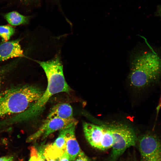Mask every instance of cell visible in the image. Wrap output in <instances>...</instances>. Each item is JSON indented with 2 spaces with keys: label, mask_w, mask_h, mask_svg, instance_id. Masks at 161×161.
<instances>
[{
  "label": "cell",
  "mask_w": 161,
  "mask_h": 161,
  "mask_svg": "<svg viewBox=\"0 0 161 161\" xmlns=\"http://www.w3.org/2000/svg\"><path fill=\"white\" fill-rule=\"evenodd\" d=\"M131 57L128 80L131 86L140 90L157 86L161 79V48L148 44Z\"/></svg>",
  "instance_id": "obj_1"
},
{
  "label": "cell",
  "mask_w": 161,
  "mask_h": 161,
  "mask_svg": "<svg viewBox=\"0 0 161 161\" xmlns=\"http://www.w3.org/2000/svg\"><path fill=\"white\" fill-rule=\"evenodd\" d=\"M44 92L38 86L29 85L3 91L0 93V118L25 111L39 100Z\"/></svg>",
  "instance_id": "obj_2"
},
{
  "label": "cell",
  "mask_w": 161,
  "mask_h": 161,
  "mask_svg": "<svg viewBox=\"0 0 161 161\" xmlns=\"http://www.w3.org/2000/svg\"><path fill=\"white\" fill-rule=\"evenodd\" d=\"M36 61L44 69L48 81L47 89L38 101L39 105L45 106L55 94L61 92L69 93L71 91V88L65 80L63 66L58 56L47 61Z\"/></svg>",
  "instance_id": "obj_3"
},
{
  "label": "cell",
  "mask_w": 161,
  "mask_h": 161,
  "mask_svg": "<svg viewBox=\"0 0 161 161\" xmlns=\"http://www.w3.org/2000/svg\"><path fill=\"white\" fill-rule=\"evenodd\" d=\"M141 161H161V124L155 123L138 140Z\"/></svg>",
  "instance_id": "obj_4"
},
{
  "label": "cell",
  "mask_w": 161,
  "mask_h": 161,
  "mask_svg": "<svg viewBox=\"0 0 161 161\" xmlns=\"http://www.w3.org/2000/svg\"><path fill=\"white\" fill-rule=\"evenodd\" d=\"M83 127L86 139L93 147L103 150L112 148L114 144L115 141L110 126L85 122Z\"/></svg>",
  "instance_id": "obj_5"
},
{
  "label": "cell",
  "mask_w": 161,
  "mask_h": 161,
  "mask_svg": "<svg viewBox=\"0 0 161 161\" xmlns=\"http://www.w3.org/2000/svg\"><path fill=\"white\" fill-rule=\"evenodd\" d=\"M110 127L115 141L111 159L112 161H115L126 149L135 145L137 138L133 130L128 126L119 124Z\"/></svg>",
  "instance_id": "obj_6"
},
{
  "label": "cell",
  "mask_w": 161,
  "mask_h": 161,
  "mask_svg": "<svg viewBox=\"0 0 161 161\" xmlns=\"http://www.w3.org/2000/svg\"><path fill=\"white\" fill-rule=\"evenodd\" d=\"M78 122L74 118L68 119L58 117L46 119L38 130L27 138L26 141L32 142L41 137L43 140L45 139L55 131L76 126Z\"/></svg>",
  "instance_id": "obj_7"
},
{
  "label": "cell",
  "mask_w": 161,
  "mask_h": 161,
  "mask_svg": "<svg viewBox=\"0 0 161 161\" xmlns=\"http://www.w3.org/2000/svg\"><path fill=\"white\" fill-rule=\"evenodd\" d=\"M19 42L20 40L17 39L0 44V62L13 58L25 56Z\"/></svg>",
  "instance_id": "obj_8"
},
{
  "label": "cell",
  "mask_w": 161,
  "mask_h": 161,
  "mask_svg": "<svg viewBox=\"0 0 161 161\" xmlns=\"http://www.w3.org/2000/svg\"><path fill=\"white\" fill-rule=\"evenodd\" d=\"M75 126L64 129L66 143L65 152L69 156V161H73L76 156L82 151L76 138Z\"/></svg>",
  "instance_id": "obj_9"
},
{
  "label": "cell",
  "mask_w": 161,
  "mask_h": 161,
  "mask_svg": "<svg viewBox=\"0 0 161 161\" xmlns=\"http://www.w3.org/2000/svg\"><path fill=\"white\" fill-rule=\"evenodd\" d=\"M58 117L64 119L73 118V109L71 105L67 103H62L53 107L46 119Z\"/></svg>",
  "instance_id": "obj_10"
},
{
  "label": "cell",
  "mask_w": 161,
  "mask_h": 161,
  "mask_svg": "<svg viewBox=\"0 0 161 161\" xmlns=\"http://www.w3.org/2000/svg\"><path fill=\"white\" fill-rule=\"evenodd\" d=\"M3 17L12 26H17L28 24L31 16L23 15L17 11L14 10L1 14Z\"/></svg>",
  "instance_id": "obj_11"
},
{
  "label": "cell",
  "mask_w": 161,
  "mask_h": 161,
  "mask_svg": "<svg viewBox=\"0 0 161 161\" xmlns=\"http://www.w3.org/2000/svg\"><path fill=\"white\" fill-rule=\"evenodd\" d=\"M15 32V28L11 25H0V37L3 42L8 41Z\"/></svg>",
  "instance_id": "obj_12"
},
{
  "label": "cell",
  "mask_w": 161,
  "mask_h": 161,
  "mask_svg": "<svg viewBox=\"0 0 161 161\" xmlns=\"http://www.w3.org/2000/svg\"><path fill=\"white\" fill-rule=\"evenodd\" d=\"M65 129L60 130L58 136L52 144L56 148L65 152L66 143Z\"/></svg>",
  "instance_id": "obj_13"
},
{
  "label": "cell",
  "mask_w": 161,
  "mask_h": 161,
  "mask_svg": "<svg viewBox=\"0 0 161 161\" xmlns=\"http://www.w3.org/2000/svg\"><path fill=\"white\" fill-rule=\"evenodd\" d=\"M30 158L29 161H37L38 157V152L34 146L30 148Z\"/></svg>",
  "instance_id": "obj_14"
},
{
  "label": "cell",
  "mask_w": 161,
  "mask_h": 161,
  "mask_svg": "<svg viewBox=\"0 0 161 161\" xmlns=\"http://www.w3.org/2000/svg\"><path fill=\"white\" fill-rule=\"evenodd\" d=\"M73 161H91V160L82 151L76 156Z\"/></svg>",
  "instance_id": "obj_15"
},
{
  "label": "cell",
  "mask_w": 161,
  "mask_h": 161,
  "mask_svg": "<svg viewBox=\"0 0 161 161\" xmlns=\"http://www.w3.org/2000/svg\"><path fill=\"white\" fill-rule=\"evenodd\" d=\"M8 69L7 67L0 68V90L4 76L5 73L7 72Z\"/></svg>",
  "instance_id": "obj_16"
},
{
  "label": "cell",
  "mask_w": 161,
  "mask_h": 161,
  "mask_svg": "<svg viewBox=\"0 0 161 161\" xmlns=\"http://www.w3.org/2000/svg\"><path fill=\"white\" fill-rule=\"evenodd\" d=\"M154 16L159 17L161 20V4L157 6Z\"/></svg>",
  "instance_id": "obj_17"
},
{
  "label": "cell",
  "mask_w": 161,
  "mask_h": 161,
  "mask_svg": "<svg viewBox=\"0 0 161 161\" xmlns=\"http://www.w3.org/2000/svg\"><path fill=\"white\" fill-rule=\"evenodd\" d=\"M0 161H13V159L11 156L4 157H0Z\"/></svg>",
  "instance_id": "obj_18"
},
{
  "label": "cell",
  "mask_w": 161,
  "mask_h": 161,
  "mask_svg": "<svg viewBox=\"0 0 161 161\" xmlns=\"http://www.w3.org/2000/svg\"><path fill=\"white\" fill-rule=\"evenodd\" d=\"M59 161H69V156L65 152L64 153Z\"/></svg>",
  "instance_id": "obj_19"
},
{
  "label": "cell",
  "mask_w": 161,
  "mask_h": 161,
  "mask_svg": "<svg viewBox=\"0 0 161 161\" xmlns=\"http://www.w3.org/2000/svg\"><path fill=\"white\" fill-rule=\"evenodd\" d=\"M37 161H44L42 151H40L38 152Z\"/></svg>",
  "instance_id": "obj_20"
},
{
  "label": "cell",
  "mask_w": 161,
  "mask_h": 161,
  "mask_svg": "<svg viewBox=\"0 0 161 161\" xmlns=\"http://www.w3.org/2000/svg\"><path fill=\"white\" fill-rule=\"evenodd\" d=\"M60 160H44V161H59Z\"/></svg>",
  "instance_id": "obj_21"
},
{
  "label": "cell",
  "mask_w": 161,
  "mask_h": 161,
  "mask_svg": "<svg viewBox=\"0 0 161 161\" xmlns=\"http://www.w3.org/2000/svg\"><path fill=\"white\" fill-rule=\"evenodd\" d=\"M136 161V160H135V159H134L133 160H131L130 161Z\"/></svg>",
  "instance_id": "obj_22"
},
{
  "label": "cell",
  "mask_w": 161,
  "mask_h": 161,
  "mask_svg": "<svg viewBox=\"0 0 161 161\" xmlns=\"http://www.w3.org/2000/svg\"><path fill=\"white\" fill-rule=\"evenodd\" d=\"M19 161H22V160H19Z\"/></svg>",
  "instance_id": "obj_23"
}]
</instances>
